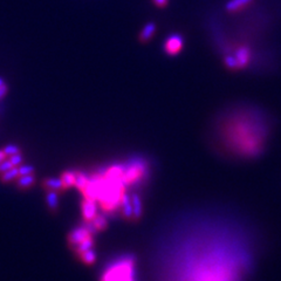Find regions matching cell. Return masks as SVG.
I'll use <instances>...</instances> for the list:
<instances>
[{"label":"cell","mask_w":281,"mask_h":281,"mask_svg":"<svg viewBox=\"0 0 281 281\" xmlns=\"http://www.w3.org/2000/svg\"><path fill=\"white\" fill-rule=\"evenodd\" d=\"M4 150V153L6 156H12V155H14V154H18V153H20V150H19V148L16 147V145L14 144H8V145H6V147L2 149Z\"/></svg>","instance_id":"obj_20"},{"label":"cell","mask_w":281,"mask_h":281,"mask_svg":"<svg viewBox=\"0 0 281 281\" xmlns=\"http://www.w3.org/2000/svg\"><path fill=\"white\" fill-rule=\"evenodd\" d=\"M155 31H156V25H155L154 22H149V24L145 25L144 28L142 29L140 34V40L143 42L150 40V39L153 38Z\"/></svg>","instance_id":"obj_8"},{"label":"cell","mask_w":281,"mask_h":281,"mask_svg":"<svg viewBox=\"0 0 281 281\" xmlns=\"http://www.w3.org/2000/svg\"><path fill=\"white\" fill-rule=\"evenodd\" d=\"M8 160L12 163L13 167H19L22 162V156L20 155V153H18V154L12 155V156H8Z\"/></svg>","instance_id":"obj_22"},{"label":"cell","mask_w":281,"mask_h":281,"mask_svg":"<svg viewBox=\"0 0 281 281\" xmlns=\"http://www.w3.org/2000/svg\"><path fill=\"white\" fill-rule=\"evenodd\" d=\"M234 58L237 59L238 62V67L240 68H245L247 65H249L250 59H251V51L249 47L246 46H241L234 53Z\"/></svg>","instance_id":"obj_5"},{"label":"cell","mask_w":281,"mask_h":281,"mask_svg":"<svg viewBox=\"0 0 281 281\" xmlns=\"http://www.w3.org/2000/svg\"><path fill=\"white\" fill-rule=\"evenodd\" d=\"M19 177V169L18 167H13L9 170L6 171L1 175V181L2 182H9L13 180H16Z\"/></svg>","instance_id":"obj_16"},{"label":"cell","mask_w":281,"mask_h":281,"mask_svg":"<svg viewBox=\"0 0 281 281\" xmlns=\"http://www.w3.org/2000/svg\"><path fill=\"white\" fill-rule=\"evenodd\" d=\"M120 207L122 209V214L128 219L133 218V205H131V197L127 193H123Z\"/></svg>","instance_id":"obj_6"},{"label":"cell","mask_w":281,"mask_h":281,"mask_svg":"<svg viewBox=\"0 0 281 281\" xmlns=\"http://www.w3.org/2000/svg\"><path fill=\"white\" fill-rule=\"evenodd\" d=\"M224 61H225V65H226L227 68H230V69H239V67H238L237 59L234 58V55L225 56Z\"/></svg>","instance_id":"obj_19"},{"label":"cell","mask_w":281,"mask_h":281,"mask_svg":"<svg viewBox=\"0 0 281 281\" xmlns=\"http://www.w3.org/2000/svg\"><path fill=\"white\" fill-rule=\"evenodd\" d=\"M184 45L183 38L180 34H171L164 42V51L169 55H177Z\"/></svg>","instance_id":"obj_2"},{"label":"cell","mask_w":281,"mask_h":281,"mask_svg":"<svg viewBox=\"0 0 281 281\" xmlns=\"http://www.w3.org/2000/svg\"><path fill=\"white\" fill-rule=\"evenodd\" d=\"M131 197V205H133V218L138 219L142 216V201L137 194H133Z\"/></svg>","instance_id":"obj_12"},{"label":"cell","mask_w":281,"mask_h":281,"mask_svg":"<svg viewBox=\"0 0 281 281\" xmlns=\"http://www.w3.org/2000/svg\"><path fill=\"white\" fill-rule=\"evenodd\" d=\"M13 168V165L11 162H9L8 158H6V160H4L0 163V174H4L6 173V171L9 170V169Z\"/></svg>","instance_id":"obj_23"},{"label":"cell","mask_w":281,"mask_h":281,"mask_svg":"<svg viewBox=\"0 0 281 281\" xmlns=\"http://www.w3.org/2000/svg\"><path fill=\"white\" fill-rule=\"evenodd\" d=\"M80 257H81V260L86 264H94L95 260H96V253H95V251L93 249L86 251V252L84 253H81Z\"/></svg>","instance_id":"obj_18"},{"label":"cell","mask_w":281,"mask_h":281,"mask_svg":"<svg viewBox=\"0 0 281 281\" xmlns=\"http://www.w3.org/2000/svg\"><path fill=\"white\" fill-rule=\"evenodd\" d=\"M19 176H25V175H31L34 173V168L32 165H19Z\"/></svg>","instance_id":"obj_21"},{"label":"cell","mask_w":281,"mask_h":281,"mask_svg":"<svg viewBox=\"0 0 281 281\" xmlns=\"http://www.w3.org/2000/svg\"><path fill=\"white\" fill-rule=\"evenodd\" d=\"M253 0H230L226 4V9L229 12H237L240 11L241 8H245L249 6Z\"/></svg>","instance_id":"obj_7"},{"label":"cell","mask_w":281,"mask_h":281,"mask_svg":"<svg viewBox=\"0 0 281 281\" xmlns=\"http://www.w3.org/2000/svg\"><path fill=\"white\" fill-rule=\"evenodd\" d=\"M6 158H7V156L5 155L4 150H0V163H1V162L4 160H6Z\"/></svg>","instance_id":"obj_26"},{"label":"cell","mask_w":281,"mask_h":281,"mask_svg":"<svg viewBox=\"0 0 281 281\" xmlns=\"http://www.w3.org/2000/svg\"><path fill=\"white\" fill-rule=\"evenodd\" d=\"M5 85V82H4V80H2L1 78H0V87H1V86H4Z\"/></svg>","instance_id":"obj_27"},{"label":"cell","mask_w":281,"mask_h":281,"mask_svg":"<svg viewBox=\"0 0 281 281\" xmlns=\"http://www.w3.org/2000/svg\"><path fill=\"white\" fill-rule=\"evenodd\" d=\"M88 180L89 177L86 174L77 173V177H75V187H77L79 190L82 191L86 187V185H87Z\"/></svg>","instance_id":"obj_17"},{"label":"cell","mask_w":281,"mask_h":281,"mask_svg":"<svg viewBox=\"0 0 281 281\" xmlns=\"http://www.w3.org/2000/svg\"><path fill=\"white\" fill-rule=\"evenodd\" d=\"M91 221L97 231L103 230L105 229V226H107V218H105V216H103V214H96V216L93 218V220Z\"/></svg>","instance_id":"obj_15"},{"label":"cell","mask_w":281,"mask_h":281,"mask_svg":"<svg viewBox=\"0 0 281 281\" xmlns=\"http://www.w3.org/2000/svg\"><path fill=\"white\" fill-rule=\"evenodd\" d=\"M82 214L86 221L93 220V218L97 214V206L96 200L91 199V198H86L82 203Z\"/></svg>","instance_id":"obj_4"},{"label":"cell","mask_w":281,"mask_h":281,"mask_svg":"<svg viewBox=\"0 0 281 281\" xmlns=\"http://www.w3.org/2000/svg\"><path fill=\"white\" fill-rule=\"evenodd\" d=\"M148 167L147 163L142 160H131L127 165H124L123 183L124 185H133L140 182L142 178L147 177Z\"/></svg>","instance_id":"obj_1"},{"label":"cell","mask_w":281,"mask_h":281,"mask_svg":"<svg viewBox=\"0 0 281 281\" xmlns=\"http://www.w3.org/2000/svg\"><path fill=\"white\" fill-rule=\"evenodd\" d=\"M6 93H7V86H6V84H5L4 86H1V87H0V100H1V98L5 96Z\"/></svg>","instance_id":"obj_24"},{"label":"cell","mask_w":281,"mask_h":281,"mask_svg":"<svg viewBox=\"0 0 281 281\" xmlns=\"http://www.w3.org/2000/svg\"><path fill=\"white\" fill-rule=\"evenodd\" d=\"M89 236H92V234L88 232V230L86 229L85 225H84V226L77 227V229H74L71 233H69L68 241H69V244H71V245L77 247L79 244L81 243V241H84L86 238L89 237Z\"/></svg>","instance_id":"obj_3"},{"label":"cell","mask_w":281,"mask_h":281,"mask_svg":"<svg viewBox=\"0 0 281 281\" xmlns=\"http://www.w3.org/2000/svg\"><path fill=\"white\" fill-rule=\"evenodd\" d=\"M44 185L46 189L53 191H60L62 189H65L61 178H48V180H46L44 182Z\"/></svg>","instance_id":"obj_9"},{"label":"cell","mask_w":281,"mask_h":281,"mask_svg":"<svg viewBox=\"0 0 281 281\" xmlns=\"http://www.w3.org/2000/svg\"><path fill=\"white\" fill-rule=\"evenodd\" d=\"M35 178L33 176V174L31 175H25V176H19L16 178V184H18L19 187L21 189H28L31 187L33 184H34Z\"/></svg>","instance_id":"obj_10"},{"label":"cell","mask_w":281,"mask_h":281,"mask_svg":"<svg viewBox=\"0 0 281 281\" xmlns=\"http://www.w3.org/2000/svg\"><path fill=\"white\" fill-rule=\"evenodd\" d=\"M93 246H94V240H93V236H89L86 238L84 241H81V243L75 247V250H77V253L81 254L86 252V251L93 249Z\"/></svg>","instance_id":"obj_14"},{"label":"cell","mask_w":281,"mask_h":281,"mask_svg":"<svg viewBox=\"0 0 281 281\" xmlns=\"http://www.w3.org/2000/svg\"><path fill=\"white\" fill-rule=\"evenodd\" d=\"M46 203H47L48 207L51 210H56L59 205V197H58V191L49 190L46 196Z\"/></svg>","instance_id":"obj_13"},{"label":"cell","mask_w":281,"mask_h":281,"mask_svg":"<svg viewBox=\"0 0 281 281\" xmlns=\"http://www.w3.org/2000/svg\"><path fill=\"white\" fill-rule=\"evenodd\" d=\"M75 177H77V173H74V171H66V173L62 174L61 181H62V184H64L65 189L74 187Z\"/></svg>","instance_id":"obj_11"},{"label":"cell","mask_w":281,"mask_h":281,"mask_svg":"<svg viewBox=\"0 0 281 281\" xmlns=\"http://www.w3.org/2000/svg\"><path fill=\"white\" fill-rule=\"evenodd\" d=\"M154 2L156 4L157 6H160V7H163V6L167 5L168 0H154Z\"/></svg>","instance_id":"obj_25"}]
</instances>
